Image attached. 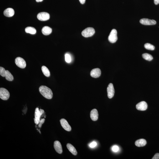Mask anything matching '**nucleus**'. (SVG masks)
Segmentation results:
<instances>
[{
	"mask_svg": "<svg viewBox=\"0 0 159 159\" xmlns=\"http://www.w3.org/2000/svg\"><path fill=\"white\" fill-rule=\"evenodd\" d=\"M40 92L45 98L47 99H51L53 97L52 90L45 86L42 85L39 88Z\"/></svg>",
	"mask_w": 159,
	"mask_h": 159,
	"instance_id": "nucleus-1",
	"label": "nucleus"
},
{
	"mask_svg": "<svg viewBox=\"0 0 159 159\" xmlns=\"http://www.w3.org/2000/svg\"><path fill=\"white\" fill-rule=\"evenodd\" d=\"M44 113V110L43 109H39L38 108H36L35 111L34 121L36 125H38L39 124L41 116Z\"/></svg>",
	"mask_w": 159,
	"mask_h": 159,
	"instance_id": "nucleus-2",
	"label": "nucleus"
},
{
	"mask_svg": "<svg viewBox=\"0 0 159 159\" xmlns=\"http://www.w3.org/2000/svg\"><path fill=\"white\" fill-rule=\"evenodd\" d=\"M95 30L94 28L89 27L85 29L82 32V35L85 38L92 36L95 33Z\"/></svg>",
	"mask_w": 159,
	"mask_h": 159,
	"instance_id": "nucleus-3",
	"label": "nucleus"
},
{
	"mask_svg": "<svg viewBox=\"0 0 159 159\" xmlns=\"http://www.w3.org/2000/svg\"><path fill=\"white\" fill-rule=\"evenodd\" d=\"M10 94L9 92L4 88L0 89V98L4 100H7L9 99Z\"/></svg>",
	"mask_w": 159,
	"mask_h": 159,
	"instance_id": "nucleus-4",
	"label": "nucleus"
},
{
	"mask_svg": "<svg viewBox=\"0 0 159 159\" xmlns=\"http://www.w3.org/2000/svg\"><path fill=\"white\" fill-rule=\"evenodd\" d=\"M117 33L116 30L113 29L111 30L108 37V40L110 43H114L116 42L118 40Z\"/></svg>",
	"mask_w": 159,
	"mask_h": 159,
	"instance_id": "nucleus-5",
	"label": "nucleus"
},
{
	"mask_svg": "<svg viewBox=\"0 0 159 159\" xmlns=\"http://www.w3.org/2000/svg\"><path fill=\"white\" fill-rule=\"evenodd\" d=\"M15 62L17 66L21 68H25L26 65L25 61L23 58L20 57L15 58Z\"/></svg>",
	"mask_w": 159,
	"mask_h": 159,
	"instance_id": "nucleus-6",
	"label": "nucleus"
},
{
	"mask_svg": "<svg viewBox=\"0 0 159 159\" xmlns=\"http://www.w3.org/2000/svg\"><path fill=\"white\" fill-rule=\"evenodd\" d=\"M37 18L39 20L45 21L48 20L50 18L49 13L46 12H41L38 13L37 16Z\"/></svg>",
	"mask_w": 159,
	"mask_h": 159,
	"instance_id": "nucleus-7",
	"label": "nucleus"
},
{
	"mask_svg": "<svg viewBox=\"0 0 159 159\" xmlns=\"http://www.w3.org/2000/svg\"><path fill=\"white\" fill-rule=\"evenodd\" d=\"M108 96L109 99H111L114 97L115 94L113 85L111 83L109 84L107 88Z\"/></svg>",
	"mask_w": 159,
	"mask_h": 159,
	"instance_id": "nucleus-8",
	"label": "nucleus"
},
{
	"mask_svg": "<svg viewBox=\"0 0 159 159\" xmlns=\"http://www.w3.org/2000/svg\"><path fill=\"white\" fill-rule=\"evenodd\" d=\"M140 23L144 25H153L156 24V21L153 20H150L147 18H143L140 20Z\"/></svg>",
	"mask_w": 159,
	"mask_h": 159,
	"instance_id": "nucleus-9",
	"label": "nucleus"
},
{
	"mask_svg": "<svg viewBox=\"0 0 159 159\" xmlns=\"http://www.w3.org/2000/svg\"><path fill=\"white\" fill-rule=\"evenodd\" d=\"M60 122L61 126L66 131H70L71 130V127L65 119H62L60 120Z\"/></svg>",
	"mask_w": 159,
	"mask_h": 159,
	"instance_id": "nucleus-10",
	"label": "nucleus"
},
{
	"mask_svg": "<svg viewBox=\"0 0 159 159\" xmlns=\"http://www.w3.org/2000/svg\"><path fill=\"white\" fill-rule=\"evenodd\" d=\"M148 105L147 103L145 101H143L137 104L136 108L138 110L144 111L147 109Z\"/></svg>",
	"mask_w": 159,
	"mask_h": 159,
	"instance_id": "nucleus-11",
	"label": "nucleus"
},
{
	"mask_svg": "<svg viewBox=\"0 0 159 159\" xmlns=\"http://www.w3.org/2000/svg\"><path fill=\"white\" fill-rule=\"evenodd\" d=\"M101 74V71L99 68H95L90 72V75L92 77L95 78L99 77Z\"/></svg>",
	"mask_w": 159,
	"mask_h": 159,
	"instance_id": "nucleus-12",
	"label": "nucleus"
},
{
	"mask_svg": "<svg viewBox=\"0 0 159 159\" xmlns=\"http://www.w3.org/2000/svg\"><path fill=\"white\" fill-rule=\"evenodd\" d=\"M54 147L55 151L59 154H61L63 152L62 148L60 142L58 141H55Z\"/></svg>",
	"mask_w": 159,
	"mask_h": 159,
	"instance_id": "nucleus-13",
	"label": "nucleus"
},
{
	"mask_svg": "<svg viewBox=\"0 0 159 159\" xmlns=\"http://www.w3.org/2000/svg\"><path fill=\"white\" fill-rule=\"evenodd\" d=\"M3 14L5 16L10 17L13 16L15 14V11L13 9L9 8L5 10Z\"/></svg>",
	"mask_w": 159,
	"mask_h": 159,
	"instance_id": "nucleus-14",
	"label": "nucleus"
},
{
	"mask_svg": "<svg viewBox=\"0 0 159 159\" xmlns=\"http://www.w3.org/2000/svg\"><path fill=\"white\" fill-rule=\"evenodd\" d=\"M99 114L97 109H94L92 110L90 112V117L93 121H96L98 120Z\"/></svg>",
	"mask_w": 159,
	"mask_h": 159,
	"instance_id": "nucleus-15",
	"label": "nucleus"
},
{
	"mask_svg": "<svg viewBox=\"0 0 159 159\" xmlns=\"http://www.w3.org/2000/svg\"><path fill=\"white\" fill-rule=\"evenodd\" d=\"M146 144V141L144 139H141L138 140L135 142V144L137 146L139 147H143Z\"/></svg>",
	"mask_w": 159,
	"mask_h": 159,
	"instance_id": "nucleus-16",
	"label": "nucleus"
},
{
	"mask_svg": "<svg viewBox=\"0 0 159 159\" xmlns=\"http://www.w3.org/2000/svg\"><path fill=\"white\" fill-rule=\"evenodd\" d=\"M43 34L45 35H48L50 34L52 32V29L48 26L43 27L42 30Z\"/></svg>",
	"mask_w": 159,
	"mask_h": 159,
	"instance_id": "nucleus-17",
	"label": "nucleus"
},
{
	"mask_svg": "<svg viewBox=\"0 0 159 159\" xmlns=\"http://www.w3.org/2000/svg\"><path fill=\"white\" fill-rule=\"evenodd\" d=\"M67 147L69 151L74 155H76L77 154V152L75 148L72 145L70 144H68L67 145Z\"/></svg>",
	"mask_w": 159,
	"mask_h": 159,
	"instance_id": "nucleus-18",
	"label": "nucleus"
},
{
	"mask_svg": "<svg viewBox=\"0 0 159 159\" xmlns=\"http://www.w3.org/2000/svg\"><path fill=\"white\" fill-rule=\"evenodd\" d=\"M25 31L27 33L31 34H35L36 33V30L35 28L33 27H28L25 29Z\"/></svg>",
	"mask_w": 159,
	"mask_h": 159,
	"instance_id": "nucleus-19",
	"label": "nucleus"
},
{
	"mask_svg": "<svg viewBox=\"0 0 159 159\" xmlns=\"http://www.w3.org/2000/svg\"><path fill=\"white\" fill-rule=\"evenodd\" d=\"M42 72L44 75L47 77H49L50 75V73L49 70L45 66H42L41 68Z\"/></svg>",
	"mask_w": 159,
	"mask_h": 159,
	"instance_id": "nucleus-20",
	"label": "nucleus"
},
{
	"mask_svg": "<svg viewBox=\"0 0 159 159\" xmlns=\"http://www.w3.org/2000/svg\"><path fill=\"white\" fill-rule=\"evenodd\" d=\"M5 78L6 80L9 81H12L14 79L13 75L8 70H6V74Z\"/></svg>",
	"mask_w": 159,
	"mask_h": 159,
	"instance_id": "nucleus-21",
	"label": "nucleus"
},
{
	"mask_svg": "<svg viewBox=\"0 0 159 159\" xmlns=\"http://www.w3.org/2000/svg\"><path fill=\"white\" fill-rule=\"evenodd\" d=\"M142 56L144 59L149 61L152 60L153 59V57L152 56L148 53H144L142 55Z\"/></svg>",
	"mask_w": 159,
	"mask_h": 159,
	"instance_id": "nucleus-22",
	"label": "nucleus"
},
{
	"mask_svg": "<svg viewBox=\"0 0 159 159\" xmlns=\"http://www.w3.org/2000/svg\"><path fill=\"white\" fill-rule=\"evenodd\" d=\"M146 49L149 50H153L155 49V47L153 45L149 43H146L144 45Z\"/></svg>",
	"mask_w": 159,
	"mask_h": 159,
	"instance_id": "nucleus-23",
	"label": "nucleus"
},
{
	"mask_svg": "<svg viewBox=\"0 0 159 159\" xmlns=\"http://www.w3.org/2000/svg\"><path fill=\"white\" fill-rule=\"evenodd\" d=\"M6 74V70L2 67H0V75L3 77H5Z\"/></svg>",
	"mask_w": 159,
	"mask_h": 159,
	"instance_id": "nucleus-24",
	"label": "nucleus"
},
{
	"mask_svg": "<svg viewBox=\"0 0 159 159\" xmlns=\"http://www.w3.org/2000/svg\"><path fill=\"white\" fill-rule=\"evenodd\" d=\"M65 60L67 63H69L71 61V58L69 54L66 53L65 55Z\"/></svg>",
	"mask_w": 159,
	"mask_h": 159,
	"instance_id": "nucleus-25",
	"label": "nucleus"
},
{
	"mask_svg": "<svg viewBox=\"0 0 159 159\" xmlns=\"http://www.w3.org/2000/svg\"><path fill=\"white\" fill-rule=\"evenodd\" d=\"M45 119H42L40 120L39 124H38V126L40 128L41 127L42 124L44 123L45 121Z\"/></svg>",
	"mask_w": 159,
	"mask_h": 159,
	"instance_id": "nucleus-26",
	"label": "nucleus"
},
{
	"mask_svg": "<svg viewBox=\"0 0 159 159\" xmlns=\"http://www.w3.org/2000/svg\"><path fill=\"white\" fill-rule=\"evenodd\" d=\"M119 148L117 146H114L112 148L113 151L115 152H117L119 151Z\"/></svg>",
	"mask_w": 159,
	"mask_h": 159,
	"instance_id": "nucleus-27",
	"label": "nucleus"
},
{
	"mask_svg": "<svg viewBox=\"0 0 159 159\" xmlns=\"http://www.w3.org/2000/svg\"><path fill=\"white\" fill-rule=\"evenodd\" d=\"M97 145V143L95 142H93L91 143V144L89 145V146L90 147L93 148L95 147Z\"/></svg>",
	"mask_w": 159,
	"mask_h": 159,
	"instance_id": "nucleus-28",
	"label": "nucleus"
},
{
	"mask_svg": "<svg viewBox=\"0 0 159 159\" xmlns=\"http://www.w3.org/2000/svg\"><path fill=\"white\" fill-rule=\"evenodd\" d=\"M152 159H159V154L156 153L154 155V156L152 158Z\"/></svg>",
	"mask_w": 159,
	"mask_h": 159,
	"instance_id": "nucleus-29",
	"label": "nucleus"
},
{
	"mask_svg": "<svg viewBox=\"0 0 159 159\" xmlns=\"http://www.w3.org/2000/svg\"><path fill=\"white\" fill-rule=\"evenodd\" d=\"M154 3L156 5L158 4L159 3V0H154Z\"/></svg>",
	"mask_w": 159,
	"mask_h": 159,
	"instance_id": "nucleus-30",
	"label": "nucleus"
},
{
	"mask_svg": "<svg viewBox=\"0 0 159 159\" xmlns=\"http://www.w3.org/2000/svg\"><path fill=\"white\" fill-rule=\"evenodd\" d=\"M80 2L82 4H84L85 3V0H79Z\"/></svg>",
	"mask_w": 159,
	"mask_h": 159,
	"instance_id": "nucleus-31",
	"label": "nucleus"
},
{
	"mask_svg": "<svg viewBox=\"0 0 159 159\" xmlns=\"http://www.w3.org/2000/svg\"><path fill=\"white\" fill-rule=\"evenodd\" d=\"M43 0H36V1L37 2H42Z\"/></svg>",
	"mask_w": 159,
	"mask_h": 159,
	"instance_id": "nucleus-32",
	"label": "nucleus"
},
{
	"mask_svg": "<svg viewBox=\"0 0 159 159\" xmlns=\"http://www.w3.org/2000/svg\"><path fill=\"white\" fill-rule=\"evenodd\" d=\"M38 131H39V132H40V134H41V133L40 132V130H38Z\"/></svg>",
	"mask_w": 159,
	"mask_h": 159,
	"instance_id": "nucleus-33",
	"label": "nucleus"
}]
</instances>
